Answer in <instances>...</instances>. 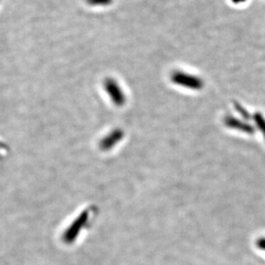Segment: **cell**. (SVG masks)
<instances>
[{
	"mask_svg": "<svg viewBox=\"0 0 265 265\" xmlns=\"http://www.w3.org/2000/svg\"><path fill=\"white\" fill-rule=\"evenodd\" d=\"M171 80L175 85L195 91L201 90L203 87L202 78L183 71L174 72L171 75Z\"/></svg>",
	"mask_w": 265,
	"mask_h": 265,
	"instance_id": "1",
	"label": "cell"
},
{
	"mask_svg": "<svg viewBox=\"0 0 265 265\" xmlns=\"http://www.w3.org/2000/svg\"><path fill=\"white\" fill-rule=\"evenodd\" d=\"M224 123L227 127H230V128L236 129V130L241 131V132H244V133L250 134V135L255 132L254 127H252L251 124L248 123L246 121L239 120L237 118L230 117V116L225 117Z\"/></svg>",
	"mask_w": 265,
	"mask_h": 265,
	"instance_id": "2",
	"label": "cell"
},
{
	"mask_svg": "<svg viewBox=\"0 0 265 265\" xmlns=\"http://www.w3.org/2000/svg\"><path fill=\"white\" fill-rule=\"evenodd\" d=\"M253 119H254L255 123L257 125V127L261 130L263 135L265 136V117L262 116V114L256 113L253 116Z\"/></svg>",
	"mask_w": 265,
	"mask_h": 265,
	"instance_id": "3",
	"label": "cell"
},
{
	"mask_svg": "<svg viewBox=\"0 0 265 265\" xmlns=\"http://www.w3.org/2000/svg\"><path fill=\"white\" fill-rule=\"evenodd\" d=\"M234 105H235V109H236V110H237L239 113L241 114V117H243L244 120H249V119L251 118L250 114L248 113L247 111L244 110V107L241 106L240 103H234Z\"/></svg>",
	"mask_w": 265,
	"mask_h": 265,
	"instance_id": "4",
	"label": "cell"
},
{
	"mask_svg": "<svg viewBox=\"0 0 265 265\" xmlns=\"http://www.w3.org/2000/svg\"><path fill=\"white\" fill-rule=\"evenodd\" d=\"M257 244H258V248H260L262 250L265 251V238L258 240Z\"/></svg>",
	"mask_w": 265,
	"mask_h": 265,
	"instance_id": "5",
	"label": "cell"
},
{
	"mask_svg": "<svg viewBox=\"0 0 265 265\" xmlns=\"http://www.w3.org/2000/svg\"><path fill=\"white\" fill-rule=\"evenodd\" d=\"M232 1L234 2V4H242V3L245 2L246 0H232Z\"/></svg>",
	"mask_w": 265,
	"mask_h": 265,
	"instance_id": "6",
	"label": "cell"
}]
</instances>
